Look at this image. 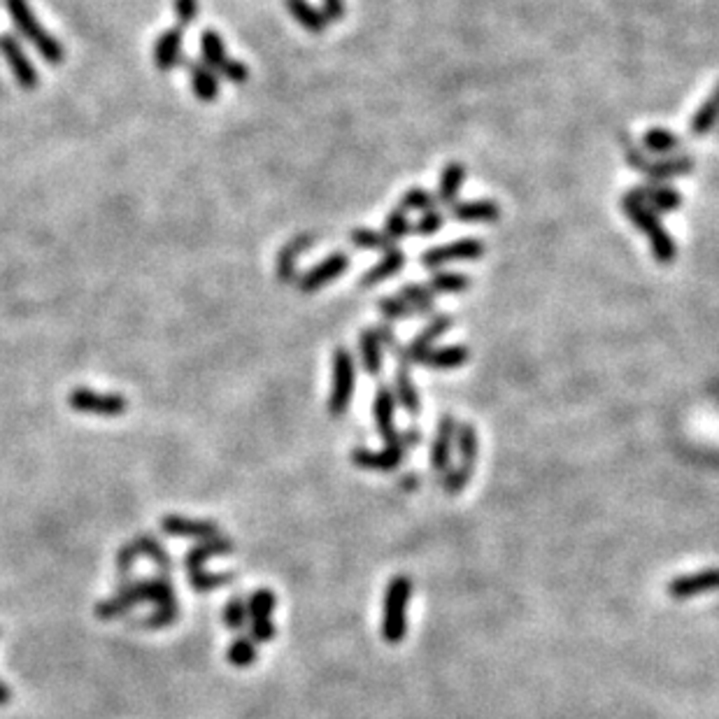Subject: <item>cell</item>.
Wrapping results in <instances>:
<instances>
[{
    "label": "cell",
    "instance_id": "f35d334b",
    "mask_svg": "<svg viewBox=\"0 0 719 719\" xmlns=\"http://www.w3.org/2000/svg\"><path fill=\"white\" fill-rule=\"evenodd\" d=\"M380 307V315L384 317V322H398V319H410V317H419V313L414 310L410 303L403 301L401 296H386L377 303Z\"/></svg>",
    "mask_w": 719,
    "mask_h": 719
},
{
    "label": "cell",
    "instance_id": "44dd1931",
    "mask_svg": "<svg viewBox=\"0 0 719 719\" xmlns=\"http://www.w3.org/2000/svg\"><path fill=\"white\" fill-rule=\"evenodd\" d=\"M634 196H638L656 215L659 212H673L683 205V196L673 186L662 185V182H645L643 186L634 189Z\"/></svg>",
    "mask_w": 719,
    "mask_h": 719
},
{
    "label": "cell",
    "instance_id": "60d3db41",
    "mask_svg": "<svg viewBox=\"0 0 719 719\" xmlns=\"http://www.w3.org/2000/svg\"><path fill=\"white\" fill-rule=\"evenodd\" d=\"M275 605H277L275 594L270 592V589H259V592H255L252 594V598H249L247 614L252 619H270Z\"/></svg>",
    "mask_w": 719,
    "mask_h": 719
},
{
    "label": "cell",
    "instance_id": "bcb514c9",
    "mask_svg": "<svg viewBox=\"0 0 719 719\" xmlns=\"http://www.w3.org/2000/svg\"><path fill=\"white\" fill-rule=\"evenodd\" d=\"M173 7H175V19H177V26L180 28H186L196 22L198 10H201L198 0H175Z\"/></svg>",
    "mask_w": 719,
    "mask_h": 719
},
{
    "label": "cell",
    "instance_id": "3957f363",
    "mask_svg": "<svg viewBox=\"0 0 719 719\" xmlns=\"http://www.w3.org/2000/svg\"><path fill=\"white\" fill-rule=\"evenodd\" d=\"M5 10L7 15H10L15 28L19 31V35L26 37L28 43L37 49V54H40L47 64L52 65L64 64L65 58L64 45L58 43L52 33H47L43 26H40V22H37L35 15H33L31 5H28V0H5Z\"/></svg>",
    "mask_w": 719,
    "mask_h": 719
},
{
    "label": "cell",
    "instance_id": "8d00e7d4",
    "mask_svg": "<svg viewBox=\"0 0 719 719\" xmlns=\"http://www.w3.org/2000/svg\"><path fill=\"white\" fill-rule=\"evenodd\" d=\"M349 240H352L355 247L375 249V252H389V249L396 247L392 240L386 238L384 233L373 231V228H355V231L349 233Z\"/></svg>",
    "mask_w": 719,
    "mask_h": 719
},
{
    "label": "cell",
    "instance_id": "ab89813d",
    "mask_svg": "<svg viewBox=\"0 0 719 719\" xmlns=\"http://www.w3.org/2000/svg\"><path fill=\"white\" fill-rule=\"evenodd\" d=\"M407 233H413V222H410V217H407V212L403 210V207H396V210L389 212L384 219L386 238L392 240V243H396V240L405 238Z\"/></svg>",
    "mask_w": 719,
    "mask_h": 719
},
{
    "label": "cell",
    "instance_id": "7a4b0ae2",
    "mask_svg": "<svg viewBox=\"0 0 719 719\" xmlns=\"http://www.w3.org/2000/svg\"><path fill=\"white\" fill-rule=\"evenodd\" d=\"M413 598V580L410 575H394L382 596V622L380 631L384 643L398 645L407 635V608Z\"/></svg>",
    "mask_w": 719,
    "mask_h": 719
},
{
    "label": "cell",
    "instance_id": "8992f818",
    "mask_svg": "<svg viewBox=\"0 0 719 719\" xmlns=\"http://www.w3.org/2000/svg\"><path fill=\"white\" fill-rule=\"evenodd\" d=\"M456 450H459V464H456L454 471L447 473V480L443 484L447 494L464 492L465 484L471 482L473 473H475L480 440H477V431L473 424L465 422L461 426H456Z\"/></svg>",
    "mask_w": 719,
    "mask_h": 719
},
{
    "label": "cell",
    "instance_id": "5b68a950",
    "mask_svg": "<svg viewBox=\"0 0 719 719\" xmlns=\"http://www.w3.org/2000/svg\"><path fill=\"white\" fill-rule=\"evenodd\" d=\"M331 368H334V382H331V394H328V414L343 417L355 398L356 386V361L352 352L347 347L335 349Z\"/></svg>",
    "mask_w": 719,
    "mask_h": 719
},
{
    "label": "cell",
    "instance_id": "277c9868",
    "mask_svg": "<svg viewBox=\"0 0 719 719\" xmlns=\"http://www.w3.org/2000/svg\"><path fill=\"white\" fill-rule=\"evenodd\" d=\"M624 159L635 173L647 177L650 182H664L689 175L694 170V159L687 154H675V156H650L640 149V145L624 140Z\"/></svg>",
    "mask_w": 719,
    "mask_h": 719
},
{
    "label": "cell",
    "instance_id": "4316f807",
    "mask_svg": "<svg viewBox=\"0 0 719 719\" xmlns=\"http://www.w3.org/2000/svg\"><path fill=\"white\" fill-rule=\"evenodd\" d=\"M403 265H405V255L398 247L389 249L371 270H365L364 275H361V286H377L382 282L392 280L396 273H401Z\"/></svg>",
    "mask_w": 719,
    "mask_h": 719
},
{
    "label": "cell",
    "instance_id": "b9f144b4",
    "mask_svg": "<svg viewBox=\"0 0 719 719\" xmlns=\"http://www.w3.org/2000/svg\"><path fill=\"white\" fill-rule=\"evenodd\" d=\"M435 205V196L431 191L422 189V186H414V189L405 191L401 198V207L405 212H429L434 210Z\"/></svg>",
    "mask_w": 719,
    "mask_h": 719
},
{
    "label": "cell",
    "instance_id": "f546056e",
    "mask_svg": "<svg viewBox=\"0 0 719 719\" xmlns=\"http://www.w3.org/2000/svg\"><path fill=\"white\" fill-rule=\"evenodd\" d=\"M228 552H233V543L228 538H224V535L203 540L201 545L191 547V550L186 552V559H185L186 573L196 571V568H203V564H205L207 559H212V556L228 554Z\"/></svg>",
    "mask_w": 719,
    "mask_h": 719
},
{
    "label": "cell",
    "instance_id": "8fae6325",
    "mask_svg": "<svg viewBox=\"0 0 719 719\" xmlns=\"http://www.w3.org/2000/svg\"><path fill=\"white\" fill-rule=\"evenodd\" d=\"M484 243L477 238H461L454 240V243L447 245H438V247H431L429 252L422 255V265L429 270H438L447 264H456V261H475L484 255Z\"/></svg>",
    "mask_w": 719,
    "mask_h": 719
},
{
    "label": "cell",
    "instance_id": "484cf974",
    "mask_svg": "<svg viewBox=\"0 0 719 719\" xmlns=\"http://www.w3.org/2000/svg\"><path fill=\"white\" fill-rule=\"evenodd\" d=\"M382 347H384V345H382L375 328H364V331H361L359 356H361V365H364V373L368 377H377L382 373V361H384Z\"/></svg>",
    "mask_w": 719,
    "mask_h": 719
},
{
    "label": "cell",
    "instance_id": "7dc6e473",
    "mask_svg": "<svg viewBox=\"0 0 719 719\" xmlns=\"http://www.w3.org/2000/svg\"><path fill=\"white\" fill-rule=\"evenodd\" d=\"M443 226H444L443 212L429 210V212H422L419 222L413 224V231L419 233V235H434V233H438Z\"/></svg>",
    "mask_w": 719,
    "mask_h": 719
},
{
    "label": "cell",
    "instance_id": "681fc988",
    "mask_svg": "<svg viewBox=\"0 0 719 719\" xmlns=\"http://www.w3.org/2000/svg\"><path fill=\"white\" fill-rule=\"evenodd\" d=\"M277 626L273 624V619H252V640L256 643H268L275 638Z\"/></svg>",
    "mask_w": 719,
    "mask_h": 719
},
{
    "label": "cell",
    "instance_id": "83f0119b",
    "mask_svg": "<svg viewBox=\"0 0 719 719\" xmlns=\"http://www.w3.org/2000/svg\"><path fill=\"white\" fill-rule=\"evenodd\" d=\"M680 147H683V143H680L675 133L659 126L645 131L643 138H640V149L650 154V156H675L680 152Z\"/></svg>",
    "mask_w": 719,
    "mask_h": 719
},
{
    "label": "cell",
    "instance_id": "1f68e13d",
    "mask_svg": "<svg viewBox=\"0 0 719 719\" xmlns=\"http://www.w3.org/2000/svg\"><path fill=\"white\" fill-rule=\"evenodd\" d=\"M315 240H310L307 235H303V238H296L291 240L289 245H286L285 249L280 252V261H277V277H280V282H285V285H289V282L296 280V264H298V256L305 252L310 245H313Z\"/></svg>",
    "mask_w": 719,
    "mask_h": 719
},
{
    "label": "cell",
    "instance_id": "836d02e7",
    "mask_svg": "<svg viewBox=\"0 0 719 719\" xmlns=\"http://www.w3.org/2000/svg\"><path fill=\"white\" fill-rule=\"evenodd\" d=\"M133 543L138 545L140 556H147L149 561H154V564L159 566V571L164 573V575H168L170 568H173V561H170L168 550H165V547L161 545L159 540L154 538L152 534H140V535H135V538H133Z\"/></svg>",
    "mask_w": 719,
    "mask_h": 719
},
{
    "label": "cell",
    "instance_id": "d6a6232c",
    "mask_svg": "<svg viewBox=\"0 0 719 719\" xmlns=\"http://www.w3.org/2000/svg\"><path fill=\"white\" fill-rule=\"evenodd\" d=\"M719 124V85L714 86L713 95L704 105L698 107L696 115L692 119V135L694 138H701V135H708L713 128H717Z\"/></svg>",
    "mask_w": 719,
    "mask_h": 719
},
{
    "label": "cell",
    "instance_id": "74e56055",
    "mask_svg": "<svg viewBox=\"0 0 719 719\" xmlns=\"http://www.w3.org/2000/svg\"><path fill=\"white\" fill-rule=\"evenodd\" d=\"M226 659L238 668H247L259 659V650H256L255 640L252 638H238L233 640L231 647L226 652Z\"/></svg>",
    "mask_w": 719,
    "mask_h": 719
},
{
    "label": "cell",
    "instance_id": "9a60e30c",
    "mask_svg": "<svg viewBox=\"0 0 719 719\" xmlns=\"http://www.w3.org/2000/svg\"><path fill=\"white\" fill-rule=\"evenodd\" d=\"M373 417L377 424V434L384 440V444H392L398 440L396 431V396H394L392 386H377L375 403H373Z\"/></svg>",
    "mask_w": 719,
    "mask_h": 719
},
{
    "label": "cell",
    "instance_id": "f6af8a7d",
    "mask_svg": "<svg viewBox=\"0 0 719 719\" xmlns=\"http://www.w3.org/2000/svg\"><path fill=\"white\" fill-rule=\"evenodd\" d=\"M247 604L245 601H240V598H231L226 604V608H224V624L228 626V629H235L240 631L245 626V622H247Z\"/></svg>",
    "mask_w": 719,
    "mask_h": 719
},
{
    "label": "cell",
    "instance_id": "816d5d0a",
    "mask_svg": "<svg viewBox=\"0 0 719 719\" xmlns=\"http://www.w3.org/2000/svg\"><path fill=\"white\" fill-rule=\"evenodd\" d=\"M10 698H12V692L5 687V684L0 683V705H5L7 701H10Z\"/></svg>",
    "mask_w": 719,
    "mask_h": 719
},
{
    "label": "cell",
    "instance_id": "ba28073f",
    "mask_svg": "<svg viewBox=\"0 0 719 719\" xmlns=\"http://www.w3.org/2000/svg\"><path fill=\"white\" fill-rule=\"evenodd\" d=\"M417 440H419L417 431H410V434L405 435H398L396 443L384 444V450L380 452L359 447V450L352 452V461H355L359 468H364V471H377V473L396 471L398 465H401L403 456L407 454V450H410Z\"/></svg>",
    "mask_w": 719,
    "mask_h": 719
},
{
    "label": "cell",
    "instance_id": "7c38bea8",
    "mask_svg": "<svg viewBox=\"0 0 719 719\" xmlns=\"http://www.w3.org/2000/svg\"><path fill=\"white\" fill-rule=\"evenodd\" d=\"M0 56L5 58V64L10 65L16 85L26 91L37 89V85H40V75H37L31 58L26 56V52H24L22 43L16 40V35H12V33H3V35H0Z\"/></svg>",
    "mask_w": 719,
    "mask_h": 719
},
{
    "label": "cell",
    "instance_id": "ac0fdd59",
    "mask_svg": "<svg viewBox=\"0 0 719 719\" xmlns=\"http://www.w3.org/2000/svg\"><path fill=\"white\" fill-rule=\"evenodd\" d=\"M450 215L461 224H494L501 219V205L492 198H473V201H456L450 205Z\"/></svg>",
    "mask_w": 719,
    "mask_h": 719
},
{
    "label": "cell",
    "instance_id": "e575fe53",
    "mask_svg": "<svg viewBox=\"0 0 719 719\" xmlns=\"http://www.w3.org/2000/svg\"><path fill=\"white\" fill-rule=\"evenodd\" d=\"M396 296L410 303L419 313V317L422 315H431L435 310V294L426 285H405L403 289L396 291Z\"/></svg>",
    "mask_w": 719,
    "mask_h": 719
},
{
    "label": "cell",
    "instance_id": "f907efd6",
    "mask_svg": "<svg viewBox=\"0 0 719 719\" xmlns=\"http://www.w3.org/2000/svg\"><path fill=\"white\" fill-rule=\"evenodd\" d=\"M322 15L326 16L328 24L343 22L345 0H322Z\"/></svg>",
    "mask_w": 719,
    "mask_h": 719
},
{
    "label": "cell",
    "instance_id": "9c48e42d",
    "mask_svg": "<svg viewBox=\"0 0 719 719\" xmlns=\"http://www.w3.org/2000/svg\"><path fill=\"white\" fill-rule=\"evenodd\" d=\"M452 326H454V317H452V315H447V313L434 315V317H431V322L426 324V326H424L417 335H414L413 343L407 345V347L396 345V347H394V355H396V359L405 361L407 365L419 364V359H422V356L426 355L429 349H434L435 343H438L444 334H450Z\"/></svg>",
    "mask_w": 719,
    "mask_h": 719
},
{
    "label": "cell",
    "instance_id": "603a6c76",
    "mask_svg": "<svg viewBox=\"0 0 719 719\" xmlns=\"http://www.w3.org/2000/svg\"><path fill=\"white\" fill-rule=\"evenodd\" d=\"M186 70H189V80L194 95L203 103H212L219 98V77L215 70L207 68L201 61H186Z\"/></svg>",
    "mask_w": 719,
    "mask_h": 719
},
{
    "label": "cell",
    "instance_id": "c3c4849f",
    "mask_svg": "<svg viewBox=\"0 0 719 719\" xmlns=\"http://www.w3.org/2000/svg\"><path fill=\"white\" fill-rule=\"evenodd\" d=\"M138 559H140V550L135 543H128V545H124L122 550H119V554H116V571H119L122 580H126L128 573L133 571V566H135V561Z\"/></svg>",
    "mask_w": 719,
    "mask_h": 719
},
{
    "label": "cell",
    "instance_id": "d590c367",
    "mask_svg": "<svg viewBox=\"0 0 719 719\" xmlns=\"http://www.w3.org/2000/svg\"><path fill=\"white\" fill-rule=\"evenodd\" d=\"M426 286L434 294H461V291L471 289V277L454 273V270H443V273H435Z\"/></svg>",
    "mask_w": 719,
    "mask_h": 719
},
{
    "label": "cell",
    "instance_id": "d6986e66",
    "mask_svg": "<svg viewBox=\"0 0 719 719\" xmlns=\"http://www.w3.org/2000/svg\"><path fill=\"white\" fill-rule=\"evenodd\" d=\"M456 419L452 414H443L438 419V431H435L434 447H431V468L435 473H447L452 459V444L456 440Z\"/></svg>",
    "mask_w": 719,
    "mask_h": 719
},
{
    "label": "cell",
    "instance_id": "ffe728a7",
    "mask_svg": "<svg viewBox=\"0 0 719 719\" xmlns=\"http://www.w3.org/2000/svg\"><path fill=\"white\" fill-rule=\"evenodd\" d=\"M161 529L170 535H180V538H194V540H210L217 538L219 529L212 522H201V519H189V517H177V514H168L161 519Z\"/></svg>",
    "mask_w": 719,
    "mask_h": 719
},
{
    "label": "cell",
    "instance_id": "30bf717a",
    "mask_svg": "<svg viewBox=\"0 0 719 719\" xmlns=\"http://www.w3.org/2000/svg\"><path fill=\"white\" fill-rule=\"evenodd\" d=\"M68 405L75 413L98 414V417H119L128 410V401L119 394H98L86 386H77L70 392Z\"/></svg>",
    "mask_w": 719,
    "mask_h": 719
},
{
    "label": "cell",
    "instance_id": "6da1fadb",
    "mask_svg": "<svg viewBox=\"0 0 719 719\" xmlns=\"http://www.w3.org/2000/svg\"><path fill=\"white\" fill-rule=\"evenodd\" d=\"M622 210L629 217V222L638 228L640 233H645L647 240H650L652 255H654L656 264L662 265H671L677 256V247L673 243L671 233L664 228V224L659 222V215L654 210L645 205L640 201L638 196H634V191L624 194L622 196Z\"/></svg>",
    "mask_w": 719,
    "mask_h": 719
},
{
    "label": "cell",
    "instance_id": "4fadbf2b",
    "mask_svg": "<svg viewBox=\"0 0 719 719\" xmlns=\"http://www.w3.org/2000/svg\"><path fill=\"white\" fill-rule=\"evenodd\" d=\"M349 268V256L345 252H334L328 255L326 259L319 261L317 265H313L310 270H305L301 277H296V286L298 291L303 294H313V291H319L322 286L331 285V282L338 280L343 275L345 270Z\"/></svg>",
    "mask_w": 719,
    "mask_h": 719
},
{
    "label": "cell",
    "instance_id": "f1b7e54d",
    "mask_svg": "<svg viewBox=\"0 0 719 719\" xmlns=\"http://www.w3.org/2000/svg\"><path fill=\"white\" fill-rule=\"evenodd\" d=\"M285 5L286 10H289V15L294 16V22H296L298 26L305 28V31L310 33L326 31L328 26L326 16H324L322 10H317L310 0H285Z\"/></svg>",
    "mask_w": 719,
    "mask_h": 719
},
{
    "label": "cell",
    "instance_id": "7402d4cb",
    "mask_svg": "<svg viewBox=\"0 0 719 719\" xmlns=\"http://www.w3.org/2000/svg\"><path fill=\"white\" fill-rule=\"evenodd\" d=\"M468 359H471V349L465 345H444V347L429 349L419 359V364L434 368V371H454V368L468 364Z\"/></svg>",
    "mask_w": 719,
    "mask_h": 719
},
{
    "label": "cell",
    "instance_id": "cb8c5ba5",
    "mask_svg": "<svg viewBox=\"0 0 719 719\" xmlns=\"http://www.w3.org/2000/svg\"><path fill=\"white\" fill-rule=\"evenodd\" d=\"M394 396H396V403H401V407H405L407 414L417 417L419 410H422V401H419L417 386L410 375V365L401 359H398L396 375H394Z\"/></svg>",
    "mask_w": 719,
    "mask_h": 719
},
{
    "label": "cell",
    "instance_id": "ee69618b",
    "mask_svg": "<svg viewBox=\"0 0 719 719\" xmlns=\"http://www.w3.org/2000/svg\"><path fill=\"white\" fill-rule=\"evenodd\" d=\"M180 617V605H164V608H156L147 619H140L138 624L145 626V629H164V626H170L175 619Z\"/></svg>",
    "mask_w": 719,
    "mask_h": 719
},
{
    "label": "cell",
    "instance_id": "7bdbcfd3",
    "mask_svg": "<svg viewBox=\"0 0 719 719\" xmlns=\"http://www.w3.org/2000/svg\"><path fill=\"white\" fill-rule=\"evenodd\" d=\"M231 580H233L231 573H207V571H203V568L189 571L191 587L196 589V592H207V589L224 587V584H228Z\"/></svg>",
    "mask_w": 719,
    "mask_h": 719
},
{
    "label": "cell",
    "instance_id": "e0dca14e",
    "mask_svg": "<svg viewBox=\"0 0 719 719\" xmlns=\"http://www.w3.org/2000/svg\"><path fill=\"white\" fill-rule=\"evenodd\" d=\"M182 47H185V28L173 26L164 31L154 45V65L161 73H170L173 68H177L185 61Z\"/></svg>",
    "mask_w": 719,
    "mask_h": 719
},
{
    "label": "cell",
    "instance_id": "d4e9b609",
    "mask_svg": "<svg viewBox=\"0 0 719 719\" xmlns=\"http://www.w3.org/2000/svg\"><path fill=\"white\" fill-rule=\"evenodd\" d=\"M465 165L459 164V161H452L443 168L440 173V182H438V194H435V203L440 205H454L456 198H459L461 189H464L465 182Z\"/></svg>",
    "mask_w": 719,
    "mask_h": 719
},
{
    "label": "cell",
    "instance_id": "4dcf8cb0",
    "mask_svg": "<svg viewBox=\"0 0 719 719\" xmlns=\"http://www.w3.org/2000/svg\"><path fill=\"white\" fill-rule=\"evenodd\" d=\"M138 582H140V596H143V604H154L156 608L177 604L173 584H170L168 575H164V573H159V577H152V580H138Z\"/></svg>",
    "mask_w": 719,
    "mask_h": 719
},
{
    "label": "cell",
    "instance_id": "52a82bcc",
    "mask_svg": "<svg viewBox=\"0 0 719 719\" xmlns=\"http://www.w3.org/2000/svg\"><path fill=\"white\" fill-rule=\"evenodd\" d=\"M201 54H203V64L207 65L210 70L217 73V77H224V80L233 82V85H243V82L249 80V70L243 61H233L226 52V45H224L222 35L217 31H203L201 35Z\"/></svg>",
    "mask_w": 719,
    "mask_h": 719
},
{
    "label": "cell",
    "instance_id": "5bb4252c",
    "mask_svg": "<svg viewBox=\"0 0 719 719\" xmlns=\"http://www.w3.org/2000/svg\"><path fill=\"white\" fill-rule=\"evenodd\" d=\"M719 589V568H705V571L677 575L668 582V596L673 601H689L705 592Z\"/></svg>",
    "mask_w": 719,
    "mask_h": 719
},
{
    "label": "cell",
    "instance_id": "2e32d148",
    "mask_svg": "<svg viewBox=\"0 0 719 719\" xmlns=\"http://www.w3.org/2000/svg\"><path fill=\"white\" fill-rule=\"evenodd\" d=\"M138 604H143V596H140V582L138 580H122L119 589H116V596L110 598V601H101L95 605V617L103 619V622H110V619L124 617L126 613H131L133 608Z\"/></svg>",
    "mask_w": 719,
    "mask_h": 719
}]
</instances>
